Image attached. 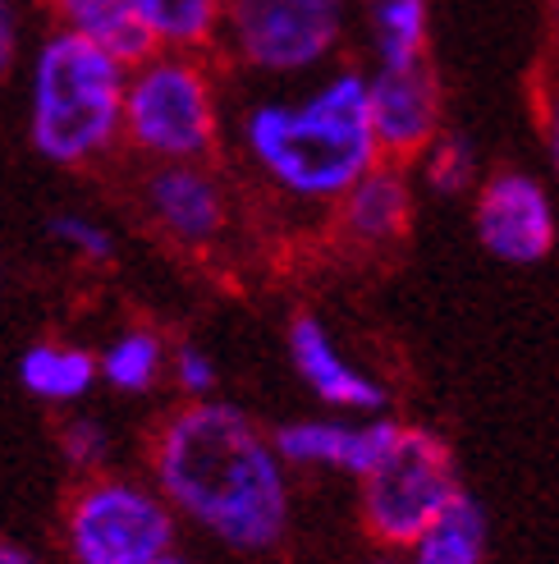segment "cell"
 <instances>
[{
  "label": "cell",
  "mask_w": 559,
  "mask_h": 564,
  "mask_svg": "<svg viewBox=\"0 0 559 564\" xmlns=\"http://www.w3.org/2000/svg\"><path fill=\"white\" fill-rule=\"evenodd\" d=\"M161 496L230 551H271L289 528L285 455L253 417L220 400H193L152 445Z\"/></svg>",
  "instance_id": "6da1fadb"
},
{
  "label": "cell",
  "mask_w": 559,
  "mask_h": 564,
  "mask_svg": "<svg viewBox=\"0 0 559 564\" xmlns=\"http://www.w3.org/2000/svg\"><path fill=\"white\" fill-rule=\"evenodd\" d=\"M243 148L257 171L303 203H335L381 165L368 78L344 69L294 101H262L243 116Z\"/></svg>",
  "instance_id": "7a4b0ae2"
},
{
  "label": "cell",
  "mask_w": 559,
  "mask_h": 564,
  "mask_svg": "<svg viewBox=\"0 0 559 564\" xmlns=\"http://www.w3.org/2000/svg\"><path fill=\"white\" fill-rule=\"evenodd\" d=\"M129 69L92 37L61 28L37 46L28 74V138L55 165H83L124 133Z\"/></svg>",
  "instance_id": "3957f363"
},
{
  "label": "cell",
  "mask_w": 559,
  "mask_h": 564,
  "mask_svg": "<svg viewBox=\"0 0 559 564\" xmlns=\"http://www.w3.org/2000/svg\"><path fill=\"white\" fill-rule=\"evenodd\" d=\"M216 93L188 51H152L129 69L124 138L156 161H198L216 148Z\"/></svg>",
  "instance_id": "277c9868"
},
{
  "label": "cell",
  "mask_w": 559,
  "mask_h": 564,
  "mask_svg": "<svg viewBox=\"0 0 559 564\" xmlns=\"http://www.w3.org/2000/svg\"><path fill=\"white\" fill-rule=\"evenodd\" d=\"M459 496L450 445L427 427H399L385 459L362 477V523L381 546H413Z\"/></svg>",
  "instance_id": "5b68a950"
},
{
  "label": "cell",
  "mask_w": 559,
  "mask_h": 564,
  "mask_svg": "<svg viewBox=\"0 0 559 564\" xmlns=\"http://www.w3.org/2000/svg\"><path fill=\"white\" fill-rule=\"evenodd\" d=\"M65 546L74 564H156L175 551V505L161 487L92 477L65 514Z\"/></svg>",
  "instance_id": "8992f818"
},
{
  "label": "cell",
  "mask_w": 559,
  "mask_h": 564,
  "mask_svg": "<svg viewBox=\"0 0 559 564\" xmlns=\"http://www.w3.org/2000/svg\"><path fill=\"white\" fill-rule=\"evenodd\" d=\"M226 37L262 74L317 69L340 42L344 0H226Z\"/></svg>",
  "instance_id": "52a82bcc"
},
{
  "label": "cell",
  "mask_w": 559,
  "mask_h": 564,
  "mask_svg": "<svg viewBox=\"0 0 559 564\" xmlns=\"http://www.w3.org/2000/svg\"><path fill=\"white\" fill-rule=\"evenodd\" d=\"M372 124L385 161H413L440 138V83L427 55L404 65H381L368 78Z\"/></svg>",
  "instance_id": "ba28073f"
},
{
  "label": "cell",
  "mask_w": 559,
  "mask_h": 564,
  "mask_svg": "<svg viewBox=\"0 0 559 564\" xmlns=\"http://www.w3.org/2000/svg\"><path fill=\"white\" fill-rule=\"evenodd\" d=\"M478 239L491 258L533 267L555 243V212L546 188L523 171H500L478 197Z\"/></svg>",
  "instance_id": "9c48e42d"
},
{
  "label": "cell",
  "mask_w": 559,
  "mask_h": 564,
  "mask_svg": "<svg viewBox=\"0 0 559 564\" xmlns=\"http://www.w3.org/2000/svg\"><path fill=\"white\" fill-rule=\"evenodd\" d=\"M399 427L385 417L372 422H330V417H307V422H285L275 432V449L294 468H340L353 477H368L385 449L395 445Z\"/></svg>",
  "instance_id": "30bf717a"
},
{
  "label": "cell",
  "mask_w": 559,
  "mask_h": 564,
  "mask_svg": "<svg viewBox=\"0 0 559 564\" xmlns=\"http://www.w3.org/2000/svg\"><path fill=\"white\" fill-rule=\"evenodd\" d=\"M147 212L179 243H211L226 230V197L198 161H165L147 180Z\"/></svg>",
  "instance_id": "8fae6325"
},
{
  "label": "cell",
  "mask_w": 559,
  "mask_h": 564,
  "mask_svg": "<svg viewBox=\"0 0 559 564\" xmlns=\"http://www.w3.org/2000/svg\"><path fill=\"white\" fill-rule=\"evenodd\" d=\"M289 362H294V372L303 377V386L330 409L376 413L385 404V390L368 372H358L353 362H344V354L335 349L330 330L317 317H298L289 326Z\"/></svg>",
  "instance_id": "7c38bea8"
},
{
  "label": "cell",
  "mask_w": 559,
  "mask_h": 564,
  "mask_svg": "<svg viewBox=\"0 0 559 564\" xmlns=\"http://www.w3.org/2000/svg\"><path fill=\"white\" fill-rule=\"evenodd\" d=\"M408 220H413V188H408V175L399 171V161L372 165L340 197V225L353 243H368V248L395 243L404 239Z\"/></svg>",
  "instance_id": "4fadbf2b"
},
{
  "label": "cell",
  "mask_w": 559,
  "mask_h": 564,
  "mask_svg": "<svg viewBox=\"0 0 559 564\" xmlns=\"http://www.w3.org/2000/svg\"><path fill=\"white\" fill-rule=\"evenodd\" d=\"M51 6H55V14H61L65 28L92 37L110 55H120L124 65L147 61V55L156 51L152 33L133 10V0H51Z\"/></svg>",
  "instance_id": "5bb4252c"
},
{
  "label": "cell",
  "mask_w": 559,
  "mask_h": 564,
  "mask_svg": "<svg viewBox=\"0 0 559 564\" xmlns=\"http://www.w3.org/2000/svg\"><path fill=\"white\" fill-rule=\"evenodd\" d=\"M19 381L46 404H74L101 381V358L78 345H33L19 358Z\"/></svg>",
  "instance_id": "9a60e30c"
},
{
  "label": "cell",
  "mask_w": 559,
  "mask_h": 564,
  "mask_svg": "<svg viewBox=\"0 0 559 564\" xmlns=\"http://www.w3.org/2000/svg\"><path fill=\"white\" fill-rule=\"evenodd\" d=\"M482 555H486V510L472 496H459L408 546L404 564H482Z\"/></svg>",
  "instance_id": "2e32d148"
},
{
  "label": "cell",
  "mask_w": 559,
  "mask_h": 564,
  "mask_svg": "<svg viewBox=\"0 0 559 564\" xmlns=\"http://www.w3.org/2000/svg\"><path fill=\"white\" fill-rule=\"evenodd\" d=\"M156 51H198L226 23V0H133Z\"/></svg>",
  "instance_id": "e0dca14e"
},
{
  "label": "cell",
  "mask_w": 559,
  "mask_h": 564,
  "mask_svg": "<svg viewBox=\"0 0 559 564\" xmlns=\"http://www.w3.org/2000/svg\"><path fill=\"white\" fill-rule=\"evenodd\" d=\"M165 368H171V354H165V340L147 326H133V330H120L116 340L101 349V381L116 386L124 394H143L152 390Z\"/></svg>",
  "instance_id": "ac0fdd59"
},
{
  "label": "cell",
  "mask_w": 559,
  "mask_h": 564,
  "mask_svg": "<svg viewBox=\"0 0 559 564\" xmlns=\"http://www.w3.org/2000/svg\"><path fill=\"white\" fill-rule=\"evenodd\" d=\"M372 19L381 65H404L427 55V0H362Z\"/></svg>",
  "instance_id": "d6986e66"
},
{
  "label": "cell",
  "mask_w": 559,
  "mask_h": 564,
  "mask_svg": "<svg viewBox=\"0 0 559 564\" xmlns=\"http://www.w3.org/2000/svg\"><path fill=\"white\" fill-rule=\"evenodd\" d=\"M423 156H427L423 161V175H427L431 193H440V197L468 193L472 175H478V152H472V143H468L463 133H440Z\"/></svg>",
  "instance_id": "ffe728a7"
},
{
  "label": "cell",
  "mask_w": 559,
  "mask_h": 564,
  "mask_svg": "<svg viewBox=\"0 0 559 564\" xmlns=\"http://www.w3.org/2000/svg\"><path fill=\"white\" fill-rule=\"evenodd\" d=\"M51 239L61 243L65 252H74L78 262H106V258H116V239H110L106 225L78 216V212L55 216L51 220Z\"/></svg>",
  "instance_id": "44dd1931"
},
{
  "label": "cell",
  "mask_w": 559,
  "mask_h": 564,
  "mask_svg": "<svg viewBox=\"0 0 559 564\" xmlns=\"http://www.w3.org/2000/svg\"><path fill=\"white\" fill-rule=\"evenodd\" d=\"M61 449L74 468H101L110 455V427L97 417H74L61 432Z\"/></svg>",
  "instance_id": "7402d4cb"
},
{
  "label": "cell",
  "mask_w": 559,
  "mask_h": 564,
  "mask_svg": "<svg viewBox=\"0 0 559 564\" xmlns=\"http://www.w3.org/2000/svg\"><path fill=\"white\" fill-rule=\"evenodd\" d=\"M171 372H175V386L184 394H193V400H207V394L216 390V362L198 345H179L171 354Z\"/></svg>",
  "instance_id": "603a6c76"
},
{
  "label": "cell",
  "mask_w": 559,
  "mask_h": 564,
  "mask_svg": "<svg viewBox=\"0 0 559 564\" xmlns=\"http://www.w3.org/2000/svg\"><path fill=\"white\" fill-rule=\"evenodd\" d=\"M14 46H19V23H14V6L0 0V78L14 65Z\"/></svg>",
  "instance_id": "cb8c5ba5"
},
{
  "label": "cell",
  "mask_w": 559,
  "mask_h": 564,
  "mask_svg": "<svg viewBox=\"0 0 559 564\" xmlns=\"http://www.w3.org/2000/svg\"><path fill=\"white\" fill-rule=\"evenodd\" d=\"M550 156H555V171H559V97L550 106Z\"/></svg>",
  "instance_id": "d4e9b609"
},
{
  "label": "cell",
  "mask_w": 559,
  "mask_h": 564,
  "mask_svg": "<svg viewBox=\"0 0 559 564\" xmlns=\"http://www.w3.org/2000/svg\"><path fill=\"white\" fill-rule=\"evenodd\" d=\"M0 564H42V560H33V555L19 551V546H0Z\"/></svg>",
  "instance_id": "484cf974"
},
{
  "label": "cell",
  "mask_w": 559,
  "mask_h": 564,
  "mask_svg": "<svg viewBox=\"0 0 559 564\" xmlns=\"http://www.w3.org/2000/svg\"><path fill=\"white\" fill-rule=\"evenodd\" d=\"M156 564H193V560H184V555H179V551H171V555H161V560H156Z\"/></svg>",
  "instance_id": "4316f807"
},
{
  "label": "cell",
  "mask_w": 559,
  "mask_h": 564,
  "mask_svg": "<svg viewBox=\"0 0 559 564\" xmlns=\"http://www.w3.org/2000/svg\"><path fill=\"white\" fill-rule=\"evenodd\" d=\"M372 564H395V560H372Z\"/></svg>",
  "instance_id": "83f0119b"
}]
</instances>
